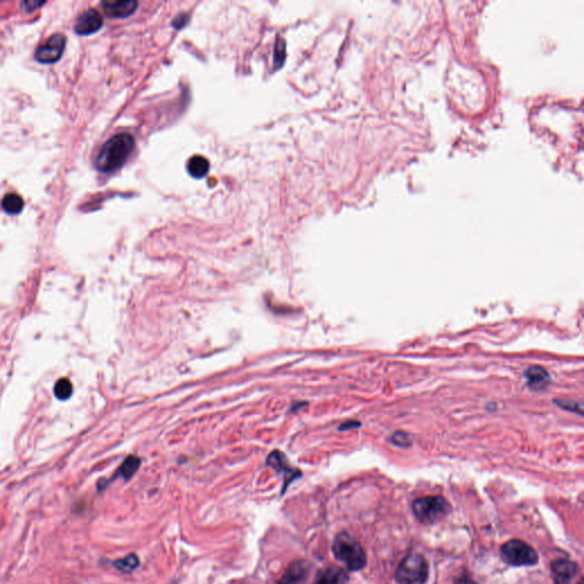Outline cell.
Listing matches in <instances>:
<instances>
[{
	"label": "cell",
	"mask_w": 584,
	"mask_h": 584,
	"mask_svg": "<svg viewBox=\"0 0 584 584\" xmlns=\"http://www.w3.org/2000/svg\"><path fill=\"white\" fill-rule=\"evenodd\" d=\"M349 575L346 570L338 566H329L318 572L314 584H348Z\"/></svg>",
	"instance_id": "12"
},
{
	"label": "cell",
	"mask_w": 584,
	"mask_h": 584,
	"mask_svg": "<svg viewBox=\"0 0 584 584\" xmlns=\"http://www.w3.org/2000/svg\"><path fill=\"white\" fill-rule=\"evenodd\" d=\"M555 404L559 406V408H564V410H568V411L576 412V413L583 414L582 412V404L581 403L575 402V401H566V400H555L553 401Z\"/></svg>",
	"instance_id": "20"
},
{
	"label": "cell",
	"mask_w": 584,
	"mask_h": 584,
	"mask_svg": "<svg viewBox=\"0 0 584 584\" xmlns=\"http://www.w3.org/2000/svg\"><path fill=\"white\" fill-rule=\"evenodd\" d=\"M210 165L204 156H194L191 158L188 163V171L191 176L196 178H202L209 173Z\"/></svg>",
	"instance_id": "15"
},
{
	"label": "cell",
	"mask_w": 584,
	"mask_h": 584,
	"mask_svg": "<svg viewBox=\"0 0 584 584\" xmlns=\"http://www.w3.org/2000/svg\"><path fill=\"white\" fill-rule=\"evenodd\" d=\"M1 206L6 213L9 215H17L22 211L24 208V201H23L22 196L16 193H9L4 196Z\"/></svg>",
	"instance_id": "17"
},
{
	"label": "cell",
	"mask_w": 584,
	"mask_h": 584,
	"mask_svg": "<svg viewBox=\"0 0 584 584\" xmlns=\"http://www.w3.org/2000/svg\"><path fill=\"white\" fill-rule=\"evenodd\" d=\"M134 148L135 139L131 134H116L99 150L95 159V167L101 173H114L125 165Z\"/></svg>",
	"instance_id": "1"
},
{
	"label": "cell",
	"mask_w": 584,
	"mask_h": 584,
	"mask_svg": "<svg viewBox=\"0 0 584 584\" xmlns=\"http://www.w3.org/2000/svg\"><path fill=\"white\" fill-rule=\"evenodd\" d=\"M103 23H104V19L97 9H87L78 17L74 30L78 34L89 36V34L99 31V29L102 28Z\"/></svg>",
	"instance_id": "9"
},
{
	"label": "cell",
	"mask_w": 584,
	"mask_h": 584,
	"mask_svg": "<svg viewBox=\"0 0 584 584\" xmlns=\"http://www.w3.org/2000/svg\"><path fill=\"white\" fill-rule=\"evenodd\" d=\"M112 566L116 570H120L121 573H131L134 570L139 568L141 560L139 556L135 553H129L127 556L121 559H116L114 562L111 563Z\"/></svg>",
	"instance_id": "16"
},
{
	"label": "cell",
	"mask_w": 584,
	"mask_h": 584,
	"mask_svg": "<svg viewBox=\"0 0 584 584\" xmlns=\"http://www.w3.org/2000/svg\"><path fill=\"white\" fill-rule=\"evenodd\" d=\"M43 5V1H41V3H37V1H26V3H22V9L26 11H31Z\"/></svg>",
	"instance_id": "23"
},
{
	"label": "cell",
	"mask_w": 584,
	"mask_h": 584,
	"mask_svg": "<svg viewBox=\"0 0 584 584\" xmlns=\"http://www.w3.org/2000/svg\"><path fill=\"white\" fill-rule=\"evenodd\" d=\"M66 37L62 34H51L45 43L36 49L34 57L43 64H53L60 61L63 51L66 49Z\"/></svg>",
	"instance_id": "6"
},
{
	"label": "cell",
	"mask_w": 584,
	"mask_h": 584,
	"mask_svg": "<svg viewBox=\"0 0 584 584\" xmlns=\"http://www.w3.org/2000/svg\"><path fill=\"white\" fill-rule=\"evenodd\" d=\"M141 463H142V461H141L139 457H136V455H129V457L126 458L125 461L121 463L114 478L121 477L126 482H128L134 475L136 474V471L139 470V467H141Z\"/></svg>",
	"instance_id": "14"
},
{
	"label": "cell",
	"mask_w": 584,
	"mask_h": 584,
	"mask_svg": "<svg viewBox=\"0 0 584 584\" xmlns=\"http://www.w3.org/2000/svg\"><path fill=\"white\" fill-rule=\"evenodd\" d=\"M551 576L555 584H572L579 572L576 563L570 559H555L550 565Z\"/></svg>",
	"instance_id": "8"
},
{
	"label": "cell",
	"mask_w": 584,
	"mask_h": 584,
	"mask_svg": "<svg viewBox=\"0 0 584 584\" xmlns=\"http://www.w3.org/2000/svg\"><path fill=\"white\" fill-rule=\"evenodd\" d=\"M528 386L532 391H543L550 383V376L541 366H530L524 373Z\"/></svg>",
	"instance_id": "13"
},
{
	"label": "cell",
	"mask_w": 584,
	"mask_h": 584,
	"mask_svg": "<svg viewBox=\"0 0 584 584\" xmlns=\"http://www.w3.org/2000/svg\"><path fill=\"white\" fill-rule=\"evenodd\" d=\"M429 566L425 557L411 553L397 568L395 580L397 584H426L428 581Z\"/></svg>",
	"instance_id": "4"
},
{
	"label": "cell",
	"mask_w": 584,
	"mask_h": 584,
	"mask_svg": "<svg viewBox=\"0 0 584 584\" xmlns=\"http://www.w3.org/2000/svg\"><path fill=\"white\" fill-rule=\"evenodd\" d=\"M284 57H286V47H284V41L282 39H278V44H276V66H278V63H280V66H281V63H283Z\"/></svg>",
	"instance_id": "21"
},
{
	"label": "cell",
	"mask_w": 584,
	"mask_h": 584,
	"mask_svg": "<svg viewBox=\"0 0 584 584\" xmlns=\"http://www.w3.org/2000/svg\"><path fill=\"white\" fill-rule=\"evenodd\" d=\"M412 510L420 523L434 525L446 518L451 513L452 507L450 502L443 496H423L414 500Z\"/></svg>",
	"instance_id": "3"
},
{
	"label": "cell",
	"mask_w": 584,
	"mask_h": 584,
	"mask_svg": "<svg viewBox=\"0 0 584 584\" xmlns=\"http://www.w3.org/2000/svg\"><path fill=\"white\" fill-rule=\"evenodd\" d=\"M578 584H583V579L580 580L579 583Z\"/></svg>",
	"instance_id": "24"
},
{
	"label": "cell",
	"mask_w": 584,
	"mask_h": 584,
	"mask_svg": "<svg viewBox=\"0 0 584 584\" xmlns=\"http://www.w3.org/2000/svg\"><path fill=\"white\" fill-rule=\"evenodd\" d=\"M267 465H270L271 468L274 469L278 474L284 475V484L282 488V495L286 493V490L289 488L293 480H298L301 477V471L299 469L292 468L291 465L288 463L287 458L283 453L280 451H273L272 453L267 457Z\"/></svg>",
	"instance_id": "7"
},
{
	"label": "cell",
	"mask_w": 584,
	"mask_h": 584,
	"mask_svg": "<svg viewBox=\"0 0 584 584\" xmlns=\"http://www.w3.org/2000/svg\"><path fill=\"white\" fill-rule=\"evenodd\" d=\"M103 9L106 15L111 17H127L136 11V0H108L103 1Z\"/></svg>",
	"instance_id": "10"
},
{
	"label": "cell",
	"mask_w": 584,
	"mask_h": 584,
	"mask_svg": "<svg viewBox=\"0 0 584 584\" xmlns=\"http://www.w3.org/2000/svg\"><path fill=\"white\" fill-rule=\"evenodd\" d=\"M308 566L305 560H295L288 566L278 584H301L306 580Z\"/></svg>",
	"instance_id": "11"
},
{
	"label": "cell",
	"mask_w": 584,
	"mask_h": 584,
	"mask_svg": "<svg viewBox=\"0 0 584 584\" xmlns=\"http://www.w3.org/2000/svg\"><path fill=\"white\" fill-rule=\"evenodd\" d=\"M501 558L505 564L513 568L534 566L539 563V555L533 548L522 540L513 539L502 545Z\"/></svg>",
	"instance_id": "5"
},
{
	"label": "cell",
	"mask_w": 584,
	"mask_h": 584,
	"mask_svg": "<svg viewBox=\"0 0 584 584\" xmlns=\"http://www.w3.org/2000/svg\"><path fill=\"white\" fill-rule=\"evenodd\" d=\"M358 427H361V423L355 420H349L346 423H341L339 431H347V429L358 428Z\"/></svg>",
	"instance_id": "22"
},
{
	"label": "cell",
	"mask_w": 584,
	"mask_h": 584,
	"mask_svg": "<svg viewBox=\"0 0 584 584\" xmlns=\"http://www.w3.org/2000/svg\"><path fill=\"white\" fill-rule=\"evenodd\" d=\"M332 553L336 559L343 563L351 572L363 570L368 563L363 547L346 532H341L336 536Z\"/></svg>",
	"instance_id": "2"
},
{
	"label": "cell",
	"mask_w": 584,
	"mask_h": 584,
	"mask_svg": "<svg viewBox=\"0 0 584 584\" xmlns=\"http://www.w3.org/2000/svg\"><path fill=\"white\" fill-rule=\"evenodd\" d=\"M72 391H74V387H72L71 381L66 378H61L55 385L54 393L59 400H68L69 397L71 396Z\"/></svg>",
	"instance_id": "18"
},
{
	"label": "cell",
	"mask_w": 584,
	"mask_h": 584,
	"mask_svg": "<svg viewBox=\"0 0 584 584\" xmlns=\"http://www.w3.org/2000/svg\"><path fill=\"white\" fill-rule=\"evenodd\" d=\"M391 444H394L395 446H398V448H410L412 445V438L408 433H404V431H396L394 434L391 435Z\"/></svg>",
	"instance_id": "19"
}]
</instances>
